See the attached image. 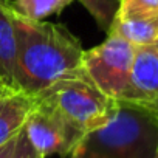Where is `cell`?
I'll return each mask as SVG.
<instances>
[{
	"label": "cell",
	"mask_w": 158,
	"mask_h": 158,
	"mask_svg": "<svg viewBox=\"0 0 158 158\" xmlns=\"http://www.w3.org/2000/svg\"><path fill=\"white\" fill-rule=\"evenodd\" d=\"M16 87L36 96L51 84L84 73V48L65 27L30 20L14 10Z\"/></svg>",
	"instance_id": "obj_1"
},
{
	"label": "cell",
	"mask_w": 158,
	"mask_h": 158,
	"mask_svg": "<svg viewBox=\"0 0 158 158\" xmlns=\"http://www.w3.org/2000/svg\"><path fill=\"white\" fill-rule=\"evenodd\" d=\"M158 116L136 106L119 102L115 115L87 133L71 153L77 158H155Z\"/></svg>",
	"instance_id": "obj_2"
},
{
	"label": "cell",
	"mask_w": 158,
	"mask_h": 158,
	"mask_svg": "<svg viewBox=\"0 0 158 158\" xmlns=\"http://www.w3.org/2000/svg\"><path fill=\"white\" fill-rule=\"evenodd\" d=\"M34 99L57 112L84 135L102 127L119 107V102L102 93L85 71L51 84Z\"/></svg>",
	"instance_id": "obj_3"
},
{
	"label": "cell",
	"mask_w": 158,
	"mask_h": 158,
	"mask_svg": "<svg viewBox=\"0 0 158 158\" xmlns=\"http://www.w3.org/2000/svg\"><path fill=\"white\" fill-rule=\"evenodd\" d=\"M135 53V45L109 34L101 45L84 51V71L102 93L118 102L132 104V68Z\"/></svg>",
	"instance_id": "obj_4"
},
{
	"label": "cell",
	"mask_w": 158,
	"mask_h": 158,
	"mask_svg": "<svg viewBox=\"0 0 158 158\" xmlns=\"http://www.w3.org/2000/svg\"><path fill=\"white\" fill-rule=\"evenodd\" d=\"M22 129L31 146L44 158L50 155H71L85 136L57 112L36 99Z\"/></svg>",
	"instance_id": "obj_5"
},
{
	"label": "cell",
	"mask_w": 158,
	"mask_h": 158,
	"mask_svg": "<svg viewBox=\"0 0 158 158\" xmlns=\"http://www.w3.org/2000/svg\"><path fill=\"white\" fill-rule=\"evenodd\" d=\"M133 99L136 106L158 116V50L136 47L132 68Z\"/></svg>",
	"instance_id": "obj_6"
},
{
	"label": "cell",
	"mask_w": 158,
	"mask_h": 158,
	"mask_svg": "<svg viewBox=\"0 0 158 158\" xmlns=\"http://www.w3.org/2000/svg\"><path fill=\"white\" fill-rule=\"evenodd\" d=\"M16 28L14 8L10 0H0V79L11 89L16 87Z\"/></svg>",
	"instance_id": "obj_7"
},
{
	"label": "cell",
	"mask_w": 158,
	"mask_h": 158,
	"mask_svg": "<svg viewBox=\"0 0 158 158\" xmlns=\"http://www.w3.org/2000/svg\"><path fill=\"white\" fill-rule=\"evenodd\" d=\"M34 106V96L13 92L0 99V147L16 138Z\"/></svg>",
	"instance_id": "obj_8"
},
{
	"label": "cell",
	"mask_w": 158,
	"mask_h": 158,
	"mask_svg": "<svg viewBox=\"0 0 158 158\" xmlns=\"http://www.w3.org/2000/svg\"><path fill=\"white\" fill-rule=\"evenodd\" d=\"M107 33L121 37L135 47H149L158 39V16L143 19L113 17Z\"/></svg>",
	"instance_id": "obj_9"
},
{
	"label": "cell",
	"mask_w": 158,
	"mask_h": 158,
	"mask_svg": "<svg viewBox=\"0 0 158 158\" xmlns=\"http://www.w3.org/2000/svg\"><path fill=\"white\" fill-rule=\"evenodd\" d=\"M74 0H14L13 8L30 20H44L48 16L60 13Z\"/></svg>",
	"instance_id": "obj_10"
},
{
	"label": "cell",
	"mask_w": 158,
	"mask_h": 158,
	"mask_svg": "<svg viewBox=\"0 0 158 158\" xmlns=\"http://www.w3.org/2000/svg\"><path fill=\"white\" fill-rule=\"evenodd\" d=\"M158 16V0H119L115 17L143 19Z\"/></svg>",
	"instance_id": "obj_11"
},
{
	"label": "cell",
	"mask_w": 158,
	"mask_h": 158,
	"mask_svg": "<svg viewBox=\"0 0 158 158\" xmlns=\"http://www.w3.org/2000/svg\"><path fill=\"white\" fill-rule=\"evenodd\" d=\"M79 2L87 8V11L95 17L102 30L109 31L112 20L118 11L119 0H79Z\"/></svg>",
	"instance_id": "obj_12"
},
{
	"label": "cell",
	"mask_w": 158,
	"mask_h": 158,
	"mask_svg": "<svg viewBox=\"0 0 158 158\" xmlns=\"http://www.w3.org/2000/svg\"><path fill=\"white\" fill-rule=\"evenodd\" d=\"M11 158H44V156L31 146L23 129H20V132L16 136V146H14Z\"/></svg>",
	"instance_id": "obj_13"
},
{
	"label": "cell",
	"mask_w": 158,
	"mask_h": 158,
	"mask_svg": "<svg viewBox=\"0 0 158 158\" xmlns=\"http://www.w3.org/2000/svg\"><path fill=\"white\" fill-rule=\"evenodd\" d=\"M14 146H16V138H13L6 144H3L2 147H0V158H11Z\"/></svg>",
	"instance_id": "obj_14"
},
{
	"label": "cell",
	"mask_w": 158,
	"mask_h": 158,
	"mask_svg": "<svg viewBox=\"0 0 158 158\" xmlns=\"http://www.w3.org/2000/svg\"><path fill=\"white\" fill-rule=\"evenodd\" d=\"M13 92H19V90H14V89L8 87L2 79H0V99H2L3 96H6V95H10V93H13Z\"/></svg>",
	"instance_id": "obj_15"
},
{
	"label": "cell",
	"mask_w": 158,
	"mask_h": 158,
	"mask_svg": "<svg viewBox=\"0 0 158 158\" xmlns=\"http://www.w3.org/2000/svg\"><path fill=\"white\" fill-rule=\"evenodd\" d=\"M149 47H152V48H155V50H158V39L152 44V45H149Z\"/></svg>",
	"instance_id": "obj_16"
},
{
	"label": "cell",
	"mask_w": 158,
	"mask_h": 158,
	"mask_svg": "<svg viewBox=\"0 0 158 158\" xmlns=\"http://www.w3.org/2000/svg\"><path fill=\"white\" fill-rule=\"evenodd\" d=\"M155 158H158V147H156V152H155Z\"/></svg>",
	"instance_id": "obj_17"
},
{
	"label": "cell",
	"mask_w": 158,
	"mask_h": 158,
	"mask_svg": "<svg viewBox=\"0 0 158 158\" xmlns=\"http://www.w3.org/2000/svg\"><path fill=\"white\" fill-rule=\"evenodd\" d=\"M70 156H71V158H77V156H74V155H70Z\"/></svg>",
	"instance_id": "obj_18"
}]
</instances>
